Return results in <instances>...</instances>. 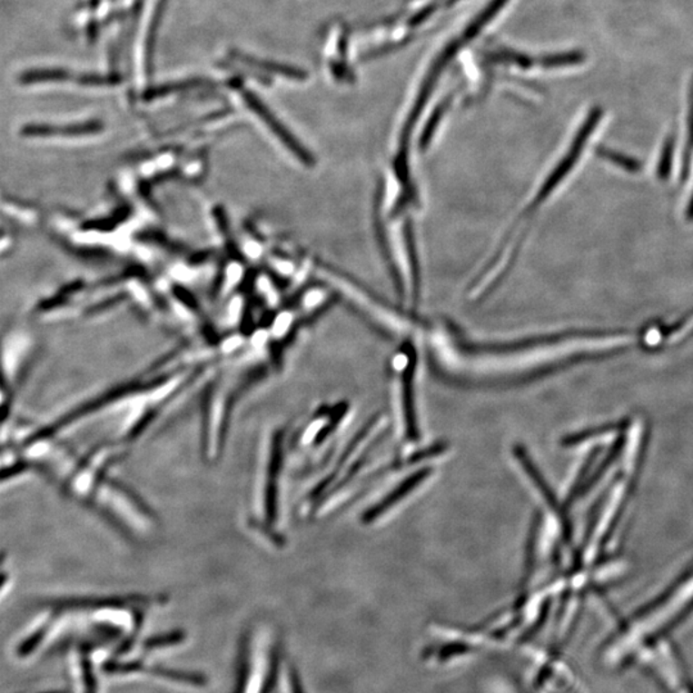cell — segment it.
I'll use <instances>...</instances> for the list:
<instances>
[{"label": "cell", "instance_id": "obj_1", "mask_svg": "<svg viewBox=\"0 0 693 693\" xmlns=\"http://www.w3.org/2000/svg\"><path fill=\"white\" fill-rule=\"evenodd\" d=\"M2 474L11 481L26 474L42 475L71 501L133 542H149L160 530L154 510L117 480L112 469L86 450L74 449L64 437L15 421L14 416L3 421Z\"/></svg>", "mask_w": 693, "mask_h": 693}, {"label": "cell", "instance_id": "obj_2", "mask_svg": "<svg viewBox=\"0 0 693 693\" xmlns=\"http://www.w3.org/2000/svg\"><path fill=\"white\" fill-rule=\"evenodd\" d=\"M693 611V569L683 574L663 595L639 609L615 632L602 649L609 667L633 664L635 658L663 641Z\"/></svg>", "mask_w": 693, "mask_h": 693}, {"label": "cell", "instance_id": "obj_3", "mask_svg": "<svg viewBox=\"0 0 693 693\" xmlns=\"http://www.w3.org/2000/svg\"><path fill=\"white\" fill-rule=\"evenodd\" d=\"M282 464V431L276 429L270 438L265 468L261 483H254L253 499L247 514V527L252 533L281 545L282 537L275 530L279 519V477Z\"/></svg>", "mask_w": 693, "mask_h": 693}, {"label": "cell", "instance_id": "obj_4", "mask_svg": "<svg viewBox=\"0 0 693 693\" xmlns=\"http://www.w3.org/2000/svg\"><path fill=\"white\" fill-rule=\"evenodd\" d=\"M602 117L601 108H593L589 112V117L584 121L583 125L580 126L579 132L577 133L576 138L571 143L570 148H569L567 155L559 163L556 169L549 173L547 177L545 184L540 189L539 194H537L536 200L531 202L530 211H533L534 208L540 206L542 202H545L549 195L551 194L553 189L558 188L562 179L568 176V173L573 170L576 166L578 160H579L580 154L586 143L589 142L590 134L598 127L599 120Z\"/></svg>", "mask_w": 693, "mask_h": 693}, {"label": "cell", "instance_id": "obj_5", "mask_svg": "<svg viewBox=\"0 0 693 693\" xmlns=\"http://www.w3.org/2000/svg\"><path fill=\"white\" fill-rule=\"evenodd\" d=\"M241 94L245 104H247L248 107H250L251 110L270 127V130L281 139L285 147L291 149L292 153H293L295 157L300 158L303 163H312V158H311L310 153H307L306 149H304L302 145H301V143L292 135V133L289 132L287 127L282 125V121L269 110V107H266V104L261 101L259 96L248 89H242Z\"/></svg>", "mask_w": 693, "mask_h": 693}, {"label": "cell", "instance_id": "obj_6", "mask_svg": "<svg viewBox=\"0 0 693 693\" xmlns=\"http://www.w3.org/2000/svg\"><path fill=\"white\" fill-rule=\"evenodd\" d=\"M105 671L110 674H116V676H132V674H148V676H153L155 678H161L163 680H169L173 683H180V685L201 687L206 685V679L203 676H200L197 673H188V671L171 670L164 669V668L149 667L139 661H134V663H117V661H111L105 665Z\"/></svg>", "mask_w": 693, "mask_h": 693}, {"label": "cell", "instance_id": "obj_7", "mask_svg": "<svg viewBox=\"0 0 693 693\" xmlns=\"http://www.w3.org/2000/svg\"><path fill=\"white\" fill-rule=\"evenodd\" d=\"M104 129L98 121H89L85 124H76L71 126L27 125L23 129L26 136H80L101 132Z\"/></svg>", "mask_w": 693, "mask_h": 693}, {"label": "cell", "instance_id": "obj_8", "mask_svg": "<svg viewBox=\"0 0 693 693\" xmlns=\"http://www.w3.org/2000/svg\"><path fill=\"white\" fill-rule=\"evenodd\" d=\"M428 475L429 469H424V470L416 472L415 475H412V477H410L409 480L403 481V483L401 484L400 487H397L396 490H394L393 492L390 494V496L385 497L383 501L366 512L365 521L374 520V519L378 518L379 515H381V512H384L385 510H388L391 508V506L396 505V502H399L400 500H402L403 497H405L406 494L410 492V490H412L413 488L418 486V484L421 483V480H424Z\"/></svg>", "mask_w": 693, "mask_h": 693}, {"label": "cell", "instance_id": "obj_9", "mask_svg": "<svg viewBox=\"0 0 693 693\" xmlns=\"http://www.w3.org/2000/svg\"><path fill=\"white\" fill-rule=\"evenodd\" d=\"M232 55L233 58L238 59L241 64H247V66L252 68H259V70L266 71V73L282 74V76L295 80H303L307 77V74L300 70V68L262 61V59L251 57V55L243 54V53H239L238 51H233Z\"/></svg>", "mask_w": 693, "mask_h": 693}, {"label": "cell", "instance_id": "obj_10", "mask_svg": "<svg viewBox=\"0 0 693 693\" xmlns=\"http://www.w3.org/2000/svg\"><path fill=\"white\" fill-rule=\"evenodd\" d=\"M412 375L413 363L410 362L403 375V410H405L407 437L410 440H416L419 431L416 425L415 406H413Z\"/></svg>", "mask_w": 693, "mask_h": 693}, {"label": "cell", "instance_id": "obj_11", "mask_svg": "<svg viewBox=\"0 0 693 693\" xmlns=\"http://www.w3.org/2000/svg\"><path fill=\"white\" fill-rule=\"evenodd\" d=\"M73 79L74 74L64 68H33L21 74L20 83L31 85V84L70 82Z\"/></svg>", "mask_w": 693, "mask_h": 693}, {"label": "cell", "instance_id": "obj_12", "mask_svg": "<svg viewBox=\"0 0 693 693\" xmlns=\"http://www.w3.org/2000/svg\"><path fill=\"white\" fill-rule=\"evenodd\" d=\"M508 2L509 0H492V2L487 5V8L484 9L481 14L478 15V17L469 25L468 29L465 30L464 35L468 37L469 40L474 39V37L480 33L481 29H483L490 21H492L494 15L501 11L503 5Z\"/></svg>", "mask_w": 693, "mask_h": 693}, {"label": "cell", "instance_id": "obj_13", "mask_svg": "<svg viewBox=\"0 0 693 693\" xmlns=\"http://www.w3.org/2000/svg\"><path fill=\"white\" fill-rule=\"evenodd\" d=\"M203 83L204 80L202 79H189L182 80V82L163 84V85H157L148 89L144 96L145 99L163 98V96L183 92V90L197 88V86L202 85Z\"/></svg>", "mask_w": 693, "mask_h": 693}, {"label": "cell", "instance_id": "obj_14", "mask_svg": "<svg viewBox=\"0 0 693 693\" xmlns=\"http://www.w3.org/2000/svg\"><path fill=\"white\" fill-rule=\"evenodd\" d=\"M167 0H158L157 5H155V11L153 18H152L151 26H149L147 35V46H145V52H147V70L148 74H151L152 70V59H153V51L155 45V35H157L158 27H160L161 20H163L164 7H166Z\"/></svg>", "mask_w": 693, "mask_h": 693}, {"label": "cell", "instance_id": "obj_15", "mask_svg": "<svg viewBox=\"0 0 693 693\" xmlns=\"http://www.w3.org/2000/svg\"><path fill=\"white\" fill-rule=\"evenodd\" d=\"M598 154L599 157L605 158V160L610 161L615 166H619L620 169L628 171V173H639L641 171V163L635 158L628 157V155L619 153V152L612 151V149L599 147Z\"/></svg>", "mask_w": 693, "mask_h": 693}, {"label": "cell", "instance_id": "obj_16", "mask_svg": "<svg viewBox=\"0 0 693 693\" xmlns=\"http://www.w3.org/2000/svg\"><path fill=\"white\" fill-rule=\"evenodd\" d=\"M184 641V635L182 632H171L163 636L152 637L143 643V651L152 652L157 651V649H163L166 648H173V646L179 645Z\"/></svg>", "mask_w": 693, "mask_h": 693}, {"label": "cell", "instance_id": "obj_17", "mask_svg": "<svg viewBox=\"0 0 693 693\" xmlns=\"http://www.w3.org/2000/svg\"><path fill=\"white\" fill-rule=\"evenodd\" d=\"M79 663V679H80V691L82 693H96V680L94 676V670H93V665L88 660L89 655L82 651L80 654Z\"/></svg>", "mask_w": 693, "mask_h": 693}, {"label": "cell", "instance_id": "obj_18", "mask_svg": "<svg viewBox=\"0 0 693 693\" xmlns=\"http://www.w3.org/2000/svg\"><path fill=\"white\" fill-rule=\"evenodd\" d=\"M584 54L579 52L562 53V54L546 55L540 59V64L545 67L573 66L582 64Z\"/></svg>", "mask_w": 693, "mask_h": 693}, {"label": "cell", "instance_id": "obj_19", "mask_svg": "<svg viewBox=\"0 0 693 693\" xmlns=\"http://www.w3.org/2000/svg\"><path fill=\"white\" fill-rule=\"evenodd\" d=\"M674 138L667 139L664 143L663 151H661L660 160L658 164V177L660 180L669 179L671 163H673Z\"/></svg>", "mask_w": 693, "mask_h": 693}, {"label": "cell", "instance_id": "obj_20", "mask_svg": "<svg viewBox=\"0 0 693 693\" xmlns=\"http://www.w3.org/2000/svg\"><path fill=\"white\" fill-rule=\"evenodd\" d=\"M692 153H693V84H692V89H691V96H689L688 141H687L685 157H683V166H682L683 180H685L687 175H688L689 163H691Z\"/></svg>", "mask_w": 693, "mask_h": 693}, {"label": "cell", "instance_id": "obj_21", "mask_svg": "<svg viewBox=\"0 0 693 693\" xmlns=\"http://www.w3.org/2000/svg\"><path fill=\"white\" fill-rule=\"evenodd\" d=\"M490 58L492 61L509 62V64H518V66L524 68L530 67L534 64L533 59L517 52H500L490 55Z\"/></svg>", "mask_w": 693, "mask_h": 693}, {"label": "cell", "instance_id": "obj_22", "mask_svg": "<svg viewBox=\"0 0 693 693\" xmlns=\"http://www.w3.org/2000/svg\"><path fill=\"white\" fill-rule=\"evenodd\" d=\"M77 82L83 84V85H114L121 82V77L116 74H83L77 79Z\"/></svg>", "mask_w": 693, "mask_h": 693}, {"label": "cell", "instance_id": "obj_23", "mask_svg": "<svg viewBox=\"0 0 693 693\" xmlns=\"http://www.w3.org/2000/svg\"><path fill=\"white\" fill-rule=\"evenodd\" d=\"M285 688H287V693H303V687L292 667H289V669L285 671Z\"/></svg>", "mask_w": 693, "mask_h": 693}, {"label": "cell", "instance_id": "obj_24", "mask_svg": "<svg viewBox=\"0 0 693 693\" xmlns=\"http://www.w3.org/2000/svg\"><path fill=\"white\" fill-rule=\"evenodd\" d=\"M435 8H437V5H431V7L422 9L418 15H413L411 21H410V25H411V26H416V25L421 24L425 18L433 14Z\"/></svg>", "mask_w": 693, "mask_h": 693}, {"label": "cell", "instance_id": "obj_25", "mask_svg": "<svg viewBox=\"0 0 693 693\" xmlns=\"http://www.w3.org/2000/svg\"><path fill=\"white\" fill-rule=\"evenodd\" d=\"M686 217L688 222H693V194L691 201H689L688 208H687Z\"/></svg>", "mask_w": 693, "mask_h": 693}, {"label": "cell", "instance_id": "obj_26", "mask_svg": "<svg viewBox=\"0 0 693 693\" xmlns=\"http://www.w3.org/2000/svg\"><path fill=\"white\" fill-rule=\"evenodd\" d=\"M506 691H508V693H523L519 691L517 687H514V688H512V687H508V689H506Z\"/></svg>", "mask_w": 693, "mask_h": 693}]
</instances>
